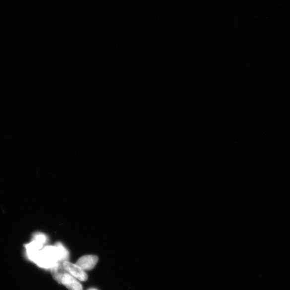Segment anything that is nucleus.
I'll use <instances>...</instances> for the list:
<instances>
[{
  "label": "nucleus",
  "instance_id": "1",
  "mask_svg": "<svg viewBox=\"0 0 290 290\" xmlns=\"http://www.w3.org/2000/svg\"><path fill=\"white\" fill-rule=\"evenodd\" d=\"M62 264L67 273L74 276L77 280L82 282L86 281L88 280V276L85 271L77 264L69 261L64 262Z\"/></svg>",
  "mask_w": 290,
  "mask_h": 290
},
{
  "label": "nucleus",
  "instance_id": "6",
  "mask_svg": "<svg viewBox=\"0 0 290 290\" xmlns=\"http://www.w3.org/2000/svg\"><path fill=\"white\" fill-rule=\"evenodd\" d=\"M87 290H97L95 288H90V289H88Z\"/></svg>",
  "mask_w": 290,
  "mask_h": 290
},
{
  "label": "nucleus",
  "instance_id": "2",
  "mask_svg": "<svg viewBox=\"0 0 290 290\" xmlns=\"http://www.w3.org/2000/svg\"><path fill=\"white\" fill-rule=\"evenodd\" d=\"M99 261V258L95 255H85L80 258L76 264L86 271L93 269Z\"/></svg>",
  "mask_w": 290,
  "mask_h": 290
},
{
  "label": "nucleus",
  "instance_id": "5",
  "mask_svg": "<svg viewBox=\"0 0 290 290\" xmlns=\"http://www.w3.org/2000/svg\"><path fill=\"white\" fill-rule=\"evenodd\" d=\"M32 239L37 241L38 242H40L43 245L46 243L48 241V237L47 235L45 234L40 233V232H38V233H35L34 235L33 238Z\"/></svg>",
  "mask_w": 290,
  "mask_h": 290
},
{
  "label": "nucleus",
  "instance_id": "4",
  "mask_svg": "<svg viewBox=\"0 0 290 290\" xmlns=\"http://www.w3.org/2000/svg\"><path fill=\"white\" fill-rule=\"evenodd\" d=\"M55 246L57 247L60 256V262L68 261L69 257L68 250L61 242H57Z\"/></svg>",
  "mask_w": 290,
  "mask_h": 290
},
{
  "label": "nucleus",
  "instance_id": "3",
  "mask_svg": "<svg viewBox=\"0 0 290 290\" xmlns=\"http://www.w3.org/2000/svg\"><path fill=\"white\" fill-rule=\"evenodd\" d=\"M61 284L66 286L70 290H83L81 284L74 276L68 273L62 276Z\"/></svg>",
  "mask_w": 290,
  "mask_h": 290
}]
</instances>
